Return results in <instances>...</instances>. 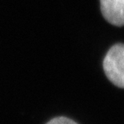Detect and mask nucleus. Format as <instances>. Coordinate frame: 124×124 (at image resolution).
Returning <instances> with one entry per match:
<instances>
[{
    "instance_id": "nucleus-1",
    "label": "nucleus",
    "mask_w": 124,
    "mask_h": 124,
    "mask_svg": "<svg viewBox=\"0 0 124 124\" xmlns=\"http://www.w3.org/2000/svg\"><path fill=\"white\" fill-rule=\"evenodd\" d=\"M103 66L108 80L124 89V44H116L108 51Z\"/></svg>"
},
{
    "instance_id": "nucleus-2",
    "label": "nucleus",
    "mask_w": 124,
    "mask_h": 124,
    "mask_svg": "<svg viewBox=\"0 0 124 124\" xmlns=\"http://www.w3.org/2000/svg\"><path fill=\"white\" fill-rule=\"evenodd\" d=\"M103 17L115 26L124 25V0H100Z\"/></svg>"
},
{
    "instance_id": "nucleus-3",
    "label": "nucleus",
    "mask_w": 124,
    "mask_h": 124,
    "mask_svg": "<svg viewBox=\"0 0 124 124\" xmlns=\"http://www.w3.org/2000/svg\"><path fill=\"white\" fill-rule=\"evenodd\" d=\"M46 124H78V123H76L74 121L71 120L69 118L60 116V117H56V118L52 119V120L49 121Z\"/></svg>"
}]
</instances>
